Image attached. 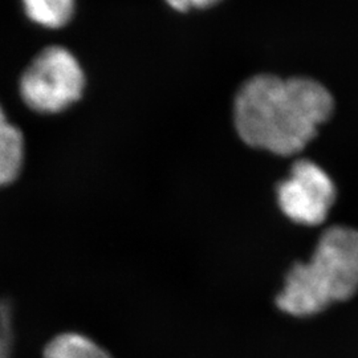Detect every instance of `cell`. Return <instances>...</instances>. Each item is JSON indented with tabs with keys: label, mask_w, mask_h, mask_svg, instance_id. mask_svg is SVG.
Returning a JSON list of instances; mask_svg holds the SVG:
<instances>
[{
	"label": "cell",
	"mask_w": 358,
	"mask_h": 358,
	"mask_svg": "<svg viewBox=\"0 0 358 358\" xmlns=\"http://www.w3.org/2000/svg\"><path fill=\"white\" fill-rule=\"evenodd\" d=\"M333 109L332 94L316 80L259 75L238 92L234 122L247 145L292 155L316 137Z\"/></svg>",
	"instance_id": "6da1fadb"
},
{
	"label": "cell",
	"mask_w": 358,
	"mask_h": 358,
	"mask_svg": "<svg viewBox=\"0 0 358 358\" xmlns=\"http://www.w3.org/2000/svg\"><path fill=\"white\" fill-rule=\"evenodd\" d=\"M24 158V140L19 129L11 125L0 108V186L17 178Z\"/></svg>",
	"instance_id": "5b68a950"
},
{
	"label": "cell",
	"mask_w": 358,
	"mask_h": 358,
	"mask_svg": "<svg viewBox=\"0 0 358 358\" xmlns=\"http://www.w3.org/2000/svg\"><path fill=\"white\" fill-rule=\"evenodd\" d=\"M358 294V230L333 226L322 232L308 263L285 276L276 306L294 317H310Z\"/></svg>",
	"instance_id": "7a4b0ae2"
},
{
	"label": "cell",
	"mask_w": 358,
	"mask_h": 358,
	"mask_svg": "<svg viewBox=\"0 0 358 358\" xmlns=\"http://www.w3.org/2000/svg\"><path fill=\"white\" fill-rule=\"evenodd\" d=\"M43 358H112L101 346L90 338L77 334L64 333L55 337L44 349Z\"/></svg>",
	"instance_id": "8992f818"
},
{
	"label": "cell",
	"mask_w": 358,
	"mask_h": 358,
	"mask_svg": "<svg viewBox=\"0 0 358 358\" xmlns=\"http://www.w3.org/2000/svg\"><path fill=\"white\" fill-rule=\"evenodd\" d=\"M27 16L40 26H65L75 10V0H23Z\"/></svg>",
	"instance_id": "52a82bcc"
},
{
	"label": "cell",
	"mask_w": 358,
	"mask_h": 358,
	"mask_svg": "<svg viewBox=\"0 0 358 358\" xmlns=\"http://www.w3.org/2000/svg\"><path fill=\"white\" fill-rule=\"evenodd\" d=\"M336 195L331 177L309 159L296 161L288 179L278 186V201L284 215L304 226L324 223Z\"/></svg>",
	"instance_id": "277c9868"
},
{
	"label": "cell",
	"mask_w": 358,
	"mask_h": 358,
	"mask_svg": "<svg viewBox=\"0 0 358 358\" xmlns=\"http://www.w3.org/2000/svg\"><path fill=\"white\" fill-rule=\"evenodd\" d=\"M85 76L76 57L63 47L40 52L20 80L24 103L40 113H57L80 100Z\"/></svg>",
	"instance_id": "3957f363"
},
{
	"label": "cell",
	"mask_w": 358,
	"mask_h": 358,
	"mask_svg": "<svg viewBox=\"0 0 358 358\" xmlns=\"http://www.w3.org/2000/svg\"><path fill=\"white\" fill-rule=\"evenodd\" d=\"M6 327L0 331V358H8V341Z\"/></svg>",
	"instance_id": "9c48e42d"
},
{
	"label": "cell",
	"mask_w": 358,
	"mask_h": 358,
	"mask_svg": "<svg viewBox=\"0 0 358 358\" xmlns=\"http://www.w3.org/2000/svg\"><path fill=\"white\" fill-rule=\"evenodd\" d=\"M167 3L178 11H189L192 8H208L222 0H166Z\"/></svg>",
	"instance_id": "ba28073f"
}]
</instances>
